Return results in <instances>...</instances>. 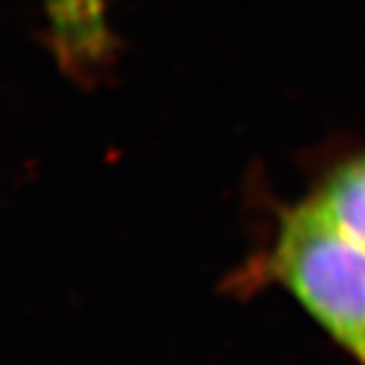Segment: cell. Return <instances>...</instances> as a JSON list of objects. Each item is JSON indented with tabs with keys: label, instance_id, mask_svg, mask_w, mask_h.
<instances>
[{
	"label": "cell",
	"instance_id": "cell-1",
	"mask_svg": "<svg viewBox=\"0 0 365 365\" xmlns=\"http://www.w3.org/2000/svg\"><path fill=\"white\" fill-rule=\"evenodd\" d=\"M269 271L365 365V247L308 200L282 218Z\"/></svg>",
	"mask_w": 365,
	"mask_h": 365
},
{
	"label": "cell",
	"instance_id": "cell-3",
	"mask_svg": "<svg viewBox=\"0 0 365 365\" xmlns=\"http://www.w3.org/2000/svg\"><path fill=\"white\" fill-rule=\"evenodd\" d=\"M312 202L328 220L365 247V154L336 168Z\"/></svg>",
	"mask_w": 365,
	"mask_h": 365
},
{
	"label": "cell",
	"instance_id": "cell-2",
	"mask_svg": "<svg viewBox=\"0 0 365 365\" xmlns=\"http://www.w3.org/2000/svg\"><path fill=\"white\" fill-rule=\"evenodd\" d=\"M51 44L60 66L91 77L113 56L108 0H44Z\"/></svg>",
	"mask_w": 365,
	"mask_h": 365
}]
</instances>
